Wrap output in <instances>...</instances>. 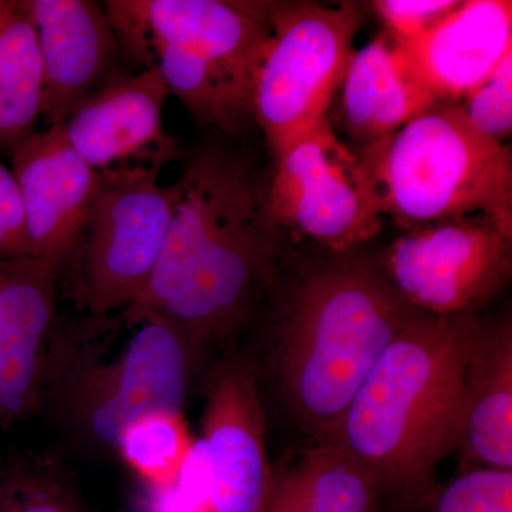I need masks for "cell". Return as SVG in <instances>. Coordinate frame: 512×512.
Segmentation results:
<instances>
[{"label": "cell", "instance_id": "6da1fadb", "mask_svg": "<svg viewBox=\"0 0 512 512\" xmlns=\"http://www.w3.org/2000/svg\"><path fill=\"white\" fill-rule=\"evenodd\" d=\"M173 217L146 288L120 312L126 323L156 316L205 352L244 328L274 282L282 241L265 185L241 158L207 148L185 163Z\"/></svg>", "mask_w": 512, "mask_h": 512}, {"label": "cell", "instance_id": "7a4b0ae2", "mask_svg": "<svg viewBox=\"0 0 512 512\" xmlns=\"http://www.w3.org/2000/svg\"><path fill=\"white\" fill-rule=\"evenodd\" d=\"M480 313L416 316L384 349L328 443L375 478L380 495L420 511L457 451L463 387Z\"/></svg>", "mask_w": 512, "mask_h": 512}, {"label": "cell", "instance_id": "3957f363", "mask_svg": "<svg viewBox=\"0 0 512 512\" xmlns=\"http://www.w3.org/2000/svg\"><path fill=\"white\" fill-rule=\"evenodd\" d=\"M362 252L313 266L286 295L272 366L313 443H328L384 349L417 315Z\"/></svg>", "mask_w": 512, "mask_h": 512}, {"label": "cell", "instance_id": "277c9868", "mask_svg": "<svg viewBox=\"0 0 512 512\" xmlns=\"http://www.w3.org/2000/svg\"><path fill=\"white\" fill-rule=\"evenodd\" d=\"M120 315L57 319L47 363L43 406L73 439L114 453L117 436L151 410L184 413L204 352L156 316H141L111 352Z\"/></svg>", "mask_w": 512, "mask_h": 512}, {"label": "cell", "instance_id": "5b68a950", "mask_svg": "<svg viewBox=\"0 0 512 512\" xmlns=\"http://www.w3.org/2000/svg\"><path fill=\"white\" fill-rule=\"evenodd\" d=\"M121 53L163 74L202 126L234 136L252 119V86L275 2L107 0Z\"/></svg>", "mask_w": 512, "mask_h": 512}, {"label": "cell", "instance_id": "8992f818", "mask_svg": "<svg viewBox=\"0 0 512 512\" xmlns=\"http://www.w3.org/2000/svg\"><path fill=\"white\" fill-rule=\"evenodd\" d=\"M383 217L404 231L485 214L512 224L511 147L471 126L460 103H434L356 148Z\"/></svg>", "mask_w": 512, "mask_h": 512}, {"label": "cell", "instance_id": "52a82bcc", "mask_svg": "<svg viewBox=\"0 0 512 512\" xmlns=\"http://www.w3.org/2000/svg\"><path fill=\"white\" fill-rule=\"evenodd\" d=\"M163 168L101 171L100 190L59 266V285L84 316L123 312L146 288L163 251L173 188Z\"/></svg>", "mask_w": 512, "mask_h": 512}, {"label": "cell", "instance_id": "ba28073f", "mask_svg": "<svg viewBox=\"0 0 512 512\" xmlns=\"http://www.w3.org/2000/svg\"><path fill=\"white\" fill-rule=\"evenodd\" d=\"M362 25L352 2H275L252 86V119L275 154L328 119Z\"/></svg>", "mask_w": 512, "mask_h": 512}, {"label": "cell", "instance_id": "9c48e42d", "mask_svg": "<svg viewBox=\"0 0 512 512\" xmlns=\"http://www.w3.org/2000/svg\"><path fill=\"white\" fill-rule=\"evenodd\" d=\"M265 195L282 244L292 238L345 255L382 231L383 215L362 160L329 119L275 154Z\"/></svg>", "mask_w": 512, "mask_h": 512}, {"label": "cell", "instance_id": "30bf717a", "mask_svg": "<svg viewBox=\"0 0 512 512\" xmlns=\"http://www.w3.org/2000/svg\"><path fill=\"white\" fill-rule=\"evenodd\" d=\"M377 262L414 311L478 313L511 279L512 224L478 214L409 229Z\"/></svg>", "mask_w": 512, "mask_h": 512}, {"label": "cell", "instance_id": "8fae6325", "mask_svg": "<svg viewBox=\"0 0 512 512\" xmlns=\"http://www.w3.org/2000/svg\"><path fill=\"white\" fill-rule=\"evenodd\" d=\"M254 360L227 353L205 380L201 446L210 478L211 512H265L272 470Z\"/></svg>", "mask_w": 512, "mask_h": 512}, {"label": "cell", "instance_id": "7c38bea8", "mask_svg": "<svg viewBox=\"0 0 512 512\" xmlns=\"http://www.w3.org/2000/svg\"><path fill=\"white\" fill-rule=\"evenodd\" d=\"M156 67L110 77L67 116L64 136L94 170L127 165L163 168L180 158L177 140L164 126L170 96Z\"/></svg>", "mask_w": 512, "mask_h": 512}, {"label": "cell", "instance_id": "4fadbf2b", "mask_svg": "<svg viewBox=\"0 0 512 512\" xmlns=\"http://www.w3.org/2000/svg\"><path fill=\"white\" fill-rule=\"evenodd\" d=\"M56 266L0 259V430L42 409L55 332Z\"/></svg>", "mask_w": 512, "mask_h": 512}, {"label": "cell", "instance_id": "5bb4252c", "mask_svg": "<svg viewBox=\"0 0 512 512\" xmlns=\"http://www.w3.org/2000/svg\"><path fill=\"white\" fill-rule=\"evenodd\" d=\"M30 256L59 266L100 190L101 174L70 146L60 127L36 131L9 151Z\"/></svg>", "mask_w": 512, "mask_h": 512}, {"label": "cell", "instance_id": "9a60e30c", "mask_svg": "<svg viewBox=\"0 0 512 512\" xmlns=\"http://www.w3.org/2000/svg\"><path fill=\"white\" fill-rule=\"evenodd\" d=\"M43 64V117L60 127L74 107L116 76L121 50L104 6L93 0H22Z\"/></svg>", "mask_w": 512, "mask_h": 512}, {"label": "cell", "instance_id": "2e32d148", "mask_svg": "<svg viewBox=\"0 0 512 512\" xmlns=\"http://www.w3.org/2000/svg\"><path fill=\"white\" fill-rule=\"evenodd\" d=\"M400 45L414 79L436 103L463 104L512 53V3L461 2L439 25Z\"/></svg>", "mask_w": 512, "mask_h": 512}, {"label": "cell", "instance_id": "e0dca14e", "mask_svg": "<svg viewBox=\"0 0 512 512\" xmlns=\"http://www.w3.org/2000/svg\"><path fill=\"white\" fill-rule=\"evenodd\" d=\"M339 92V123L357 148L392 136L436 103L387 32L355 50Z\"/></svg>", "mask_w": 512, "mask_h": 512}, {"label": "cell", "instance_id": "ac0fdd59", "mask_svg": "<svg viewBox=\"0 0 512 512\" xmlns=\"http://www.w3.org/2000/svg\"><path fill=\"white\" fill-rule=\"evenodd\" d=\"M466 463L512 471V323L481 320L464 377L457 451Z\"/></svg>", "mask_w": 512, "mask_h": 512}, {"label": "cell", "instance_id": "d6986e66", "mask_svg": "<svg viewBox=\"0 0 512 512\" xmlns=\"http://www.w3.org/2000/svg\"><path fill=\"white\" fill-rule=\"evenodd\" d=\"M375 478L348 451L313 443L281 473L272 471L265 512H376Z\"/></svg>", "mask_w": 512, "mask_h": 512}, {"label": "cell", "instance_id": "ffe728a7", "mask_svg": "<svg viewBox=\"0 0 512 512\" xmlns=\"http://www.w3.org/2000/svg\"><path fill=\"white\" fill-rule=\"evenodd\" d=\"M43 116V64L36 30L22 2L0 20V151L36 133Z\"/></svg>", "mask_w": 512, "mask_h": 512}, {"label": "cell", "instance_id": "44dd1931", "mask_svg": "<svg viewBox=\"0 0 512 512\" xmlns=\"http://www.w3.org/2000/svg\"><path fill=\"white\" fill-rule=\"evenodd\" d=\"M195 439L184 413L151 410L120 431L114 453L143 488H163L177 480Z\"/></svg>", "mask_w": 512, "mask_h": 512}, {"label": "cell", "instance_id": "7402d4cb", "mask_svg": "<svg viewBox=\"0 0 512 512\" xmlns=\"http://www.w3.org/2000/svg\"><path fill=\"white\" fill-rule=\"evenodd\" d=\"M0 512L89 511L56 460L26 454L0 461Z\"/></svg>", "mask_w": 512, "mask_h": 512}, {"label": "cell", "instance_id": "603a6c76", "mask_svg": "<svg viewBox=\"0 0 512 512\" xmlns=\"http://www.w3.org/2000/svg\"><path fill=\"white\" fill-rule=\"evenodd\" d=\"M421 512H512V471L467 468L439 487Z\"/></svg>", "mask_w": 512, "mask_h": 512}, {"label": "cell", "instance_id": "cb8c5ba5", "mask_svg": "<svg viewBox=\"0 0 512 512\" xmlns=\"http://www.w3.org/2000/svg\"><path fill=\"white\" fill-rule=\"evenodd\" d=\"M138 512H211L210 478L200 439L195 440L174 483L141 488Z\"/></svg>", "mask_w": 512, "mask_h": 512}, {"label": "cell", "instance_id": "d4e9b609", "mask_svg": "<svg viewBox=\"0 0 512 512\" xmlns=\"http://www.w3.org/2000/svg\"><path fill=\"white\" fill-rule=\"evenodd\" d=\"M463 107L471 126L505 144L512 130V53L467 97Z\"/></svg>", "mask_w": 512, "mask_h": 512}, {"label": "cell", "instance_id": "484cf974", "mask_svg": "<svg viewBox=\"0 0 512 512\" xmlns=\"http://www.w3.org/2000/svg\"><path fill=\"white\" fill-rule=\"evenodd\" d=\"M461 5L460 0H377L372 2L384 32L399 42L429 32Z\"/></svg>", "mask_w": 512, "mask_h": 512}, {"label": "cell", "instance_id": "4316f807", "mask_svg": "<svg viewBox=\"0 0 512 512\" xmlns=\"http://www.w3.org/2000/svg\"><path fill=\"white\" fill-rule=\"evenodd\" d=\"M19 258H32L25 214L15 175L0 160V259Z\"/></svg>", "mask_w": 512, "mask_h": 512}, {"label": "cell", "instance_id": "83f0119b", "mask_svg": "<svg viewBox=\"0 0 512 512\" xmlns=\"http://www.w3.org/2000/svg\"><path fill=\"white\" fill-rule=\"evenodd\" d=\"M10 5H12V0H0V20H2L5 13L8 12Z\"/></svg>", "mask_w": 512, "mask_h": 512}]
</instances>
